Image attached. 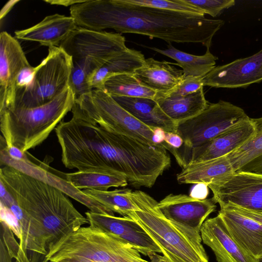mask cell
<instances>
[{"label": "cell", "instance_id": "19", "mask_svg": "<svg viewBox=\"0 0 262 262\" xmlns=\"http://www.w3.org/2000/svg\"><path fill=\"white\" fill-rule=\"evenodd\" d=\"M218 214L231 236L248 253L262 257V225L230 209H220Z\"/></svg>", "mask_w": 262, "mask_h": 262}, {"label": "cell", "instance_id": "38", "mask_svg": "<svg viewBox=\"0 0 262 262\" xmlns=\"http://www.w3.org/2000/svg\"><path fill=\"white\" fill-rule=\"evenodd\" d=\"M150 259V262H170L164 256L153 252L148 256Z\"/></svg>", "mask_w": 262, "mask_h": 262}, {"label": "cell", "instance_id": "33", "mask_svg": "<svg viewBox=\"0 0 262 262\" xmlns=\"http://www.w3.org/2000/svg\"><path fill=\"white\" fill-rule=\"evenodd\" d=\"M37 66H29L24 68L19 72L16 81V94L26 89L32 83L37 70Z\"/></svg>", "mask_w": 262, "mask_h": 262}, {"label": "cell", "instance_id": "14", "mask_svg": "<svg viewBox=\"0 0 262 262\" xmlns=\"http://www.w3.org/2000/svg\"><path fill=\"white\" fill-rule=\"evenodd\" d=\"M85 214L90 226L121 239L142 254L148 256L153 252L162 253L159 246L133 219L90 211Z\"/></svg>", "mask_w": 262, "mask_h": 262}, {"label": "cell", "instance_id": "8", "mask_svg": "<svg viewBox=\"0 0 262 262\" xmlns=\"http://www.w3.org/2000/svg\"><path fill=\"white\" fill-rule=\"evenodd\" d=\"M72 66L71 57L61 47H49L31 84L16 93L14 107H35L53 100L70 86Z\"/></svg>", "mask_w": 262, "mask_h": 262}, {"label": "cell", "instance_id": "31", "mask_svg": "<svg viewBox=\"0 0 262 262\" xmlns=\"http://www.w3.org/2000/svg\"><path fill=\"white\" fill-rule=\"evenodd\" d=\"M188 4L195 6L205 14L216 17L225 9L235 5L234 0H185Z\"/></svg>", "mask_w": 262, "mask_h": 262}, {"label": "cell", "instance_id": "35", "mask_svg": "<svg viewBox=\"0 0 262 262\" xmlns=\"http://www.w3.org/2000/svg\"><path fill=\"white\" fill-rule=\"evenodd\" d=\"M208 188V185L204 183L195 184L192 188L189 196L197 200L206 199L209 193Z\"/></svg>", "mask_w": 262, "mask_h": 262}, {"label": "cell", "instance_id": "25", "mask_svg": "<svg viewBox=\"0 0 262 262\" xmlns=\"http://www.w3.org/2000/svg\"><path fill=\"white\" fill-rule=\"evenodd\" d=\"M234 172L227 156L214 159L188 163L177 175L180 184L204 183L207 185L214 179Z\"/></svg>", "mask_w": 262, "mask_h": 262}, {"label": "cell", "instance_id": "36", "mask_svg": "<svg viewBox=\"0 0 262 262\" xmlns=\"http://www.w3.org/2000/svg\"><path fill=\"white\" fill-rule=\"evenodd\" d=\"M165 142L175 149H180L184 144L182 137L177 133L166 132Z\"/></svg>", "mask_w": 262, "mask_h": 262}, {"label": "cell", "instance_id": "2", "mask_svg": "<svg viewBox=\"0 0 262 262\" xmlns=\"http://www.w3.org/2000/svg\"><path fill=\"white\" fill-rule=\"evenodd\" d=\"M0 183L39 229L48 251L60 238L89 223L62 191L13 167L1 168Z\"/></svg>", "mask_w": 262, "mask_h": 262}, {"label": "cell", "instance_id": "32", "mask_svg": "<svg viewBox=\"0 0 262 262\" xmlns=\"http://www.w3.org/2000/svg\"><path fill=\"white\" fill-rule=\"evenodd\" d=\"M202 78L190 76H185L182 81L169 93L164 96L155 97L175 98L193 93L203 87Z\"/></svg>", "mask_w": 262, "mask_h": 262}, {"label": "cell", "instance_id": "9", "mask_svg": "<svg viewBox=\"0 0 262 262\" xmlns=\"http://www.w3.org/2000/svg\"><path fill=\"white\" fill-rule=\"evenodd\" d=\"M244 110L230 102L220 100L209 103L201 113L179 122L177 132L185 147L190 150L214 138L228 128L248 118Z\"/></svg>", "mask_w": 262, "mask_h": 262}, {"label": "cell", "instance_id": "11", "mask_svg": "<svg viewBox=\"0 0 262 262\" xmlns=\"http://www.w3.org/2000/svg\"><path fill=\"white\" fill-rule=\"evenodd\" d=\"M213 199L197 200L183 194H169L156 207L174 225L193 238L202 241L201 229L216 208Z\"/></svg>", "mask_w": 262, "mask_h": 262}, {"label": "cell", "instance_id": "24", "mask_svg": "<svg viewBox=\"0 0 262 262\" xmlns=\"http://www.w3.org/2000/svg\"><path fill=\"white\" fill-rule=\"evenodd\" d=\"M256 127L253 137L226 155L234 171L262 173V117L252 118Z\"/></svg>", "mask_w": 262, "mask_h": 262}, {"label": "cell", "instance_id": "1", "mask_svg": "<svg viewBox=\"0 0 262 262\" xmlns=\"http://www.w3.org/2000/svg\"><path fill=\"white\" fill-rule=\"evenodd\" d=\"M70 12L77 26L83 28L98 31L112 29L168 43H200L207 48L224 24L221 19L137 6L123 0L85 1L72 6Z\"/></svg>", "mask_w": 262, "mask_h": 262}, {"label": "cell", "instance_id": "4", "mask_svg": "<svg viewBox=\"0 0 262 262\" xmlns=\"http://www.w3.org/2000/svg\"><path fill=\"white\" fill-rule=\"evenodd\" d=\"M72 60L70 86L76 99L92 90L88 80L113 57L125 51V38L119 33L98 31L77 26L60 44Z\"/></svg>", "mask_w": 262, "mask_h": 262}, {"label": "cell", "instance_id": "6", "mask_svg": "<svg viewBox=\"0 0 262 262\" xmlns=\"http://www.w3.org/2000/svg\"><path fill=\"white\" fill-rule=\"evenodd\" d=\"M139 208L127 215L138 223L159 246L170 262H209L202 241L191 237L167 220L156 207L157 202L145 192L131 191Z\"/></svg>", "mask_w": 262, "mask_h": 262}, {"label": "cell", "instance_id": "5", "mask_svg": "<svg viewBox=\"0 0 262 262\" xmlns=\"http://www.w3.org/2000/svg\"><path fill=\"white\" fill-rule=\"evenodd\" d=\"M149 262L129 244L99 229L81 227L50 245L42 262Z\"/></svg>", "mask_w": 262, "mask_h": 262}, {"label": "cell", "instance_id": "37", "mask_svg": "<svg viewBox=\"0 0 262 262\" xmlns=\"http://www.w3.org/2000/svg\"><path fill=\"white\" fill-rule=\"evenodd\" d=\"M84 1H74V0H49L44 1V2L48 3L51 5H56L63 6L68 7L71 6V7L76 4L83 2Z\"/></svg>", "mask_w": 262, "mask_h": 262}, {"label": "cell", "instance_id": "23", "mask_svg": "<svg viewBox=\"0 0 262 262\" xmlns=\"http://www.w3.org/2000/svg\"><path fill=\"white\" fill-rule=\"evenodd\" d=\"M154 99L165 114L177 124L197 116L208 104L204 96L203 87L184 96L175 98L155 97Z\"/></svg>", "mask_w": 262, "mask_h": 262}, {"label": "cell", "instance_id": "26", "mask_svg": "<svg viewBox=\"0 0 262 262\" xmlns=\"http://www.w3.org/2000/svg\"><path fill=\"white\" fill-rule=\"evenodd\" d=\"M149 48L177 61V64L182 68L185 76L204 77L215 67L218 59L210 52L209 48H207L203 55H192L180 51L171 43H168L166 49Z\"/></svg>", "mask_w": 262, "mask_h": 262}, {"label": "cell", "instance_id": "18", "mask_svg": "<svg viewBox=\"0 0 262 262\" xmlns=\"http://www.w3.org/2000/svg\"><path fill=\"white\" fill-rule=\"evenodd\" d=\"M77 25L74 18L59 14L47 16L31 27L17 30L14 37L17 39L36 41L49 48L59 46Z\"/></svg>", "mask_w": 262, "mask_h": 262}, {"label": "cell", "instance_id": "29", "mask_svg": "<svg viewBox=\"0 0 262 262\" xmlns=\"http://www.w3.org/2000/svg\"><path fill=\"white\" fill-rule=\"evenodd\" d=\"M82 191L114 213H119L123 216H127L132 211L139 210L129 196V193L132 191L129 189L111 191L85 189Z\"/></svg>", "mask_w": 262, "mask_h": 262}, {"label": "cell", "instance_id": "3", "mask_svg": "<svg viewBox=\"0 0 262 262\" xmlns=\"http://www.w3.org/2000/svg\"><path fill=\"white\" fill-rule=\"evenodd\" d=\"M76 97L69 86L49 102L35 107L0 112L1 131L6 145L26 152L42 143L72 111Z\"/></svg>", "mask_w": 262, "mask_h": 262}, {"label": "cell", "instance_id": "12", "mask_svg": "<svg viewBox=\"0 0 262 262\" xmlns=\"http://www.w3.org/2000/svg\"><path fill=\"white\" fill-rule=\"evenodd\" d=\"M0 162L1 166H8L13 167L24 173L41 181L59 189L64 194L86 206L90 211L95 213L114 215L113 211L109 210L91 197L86 195L64 177L56 174L50 170V167L43 162L39 164L29 159L16 160L11 158L7 153L5 145H1Z\"/></svg>", "mask_w": 262, "mask_h": 262}, {"label": "cell", "instance_id": "10", "mask_svg": "<svg viewBox=\"0 0 262 262\" xmlns=\"http://www.w3.org/2000/svg\"><path fill=\"white\" fill-rule=\"evenodd\" d=\"M220 208L228 206L262 213V173L234 171L208 185Z\"/></svg>", "mask_w": 262, "mask_h": 262}, {"label": "cell", "instance_id": "16", "mask_svg": "<svg viewBox=\"0 0 262 262\" xmlns=\"http://www.w3.org/2000/svg\"><path fill=\"white\" fill-rule=\"evenodd\" d=\"M256 133L252 118H248L228 128L212 140L192 148L188 163L210 160L226 156L240 148Z\"/></svg>", "mask_w": 262, "mask_h": 262}, {"label": "cell", "instance_id": "39", "mask_svg": "<svg viewBox=\"0 0 262 262\" xmlns=\"http://www.w3.org/2000/svg\"><path fill=\"white\" fill-rule=\"evenodd\" d=\"M19 1H11L8 2L3 8L1 13V19H2L13 7V5Z\"/></svg>", "mask_w": 262, "mask_h": 262}, {"label": "cell", "instance_id": "28", "mask_svg": "<svg viewBox=\"0 0 262 262\" xmlns=\"http://www.w3.org/2000/svg\"><path fill=\"white\" fill-rule=\"evenodd\" d=\"M104 91L112 97H142L154 99L157 93L147 88L134 74L113 76L104 84Z\"/></svg>", "mask_w": 262, "mask_h": 262}, {"label": "cell", "instance_id": "40", "mask_svg": "<svg viewBox=\"0 0 262 262\" xmlns=\"http://www.w3.org/2000/svg\"><path fill=\"white\" fill-rule=\"evenodd\" d=\"M258 262H262V257L258 259Z\"/></svg>", "mask_w": 262, "mask_h": 262}, {"label": "cell", "instance_id": "7", "mask_svg": "<svg viewBox=\"0 0 262 262\" xmlns=\"http://www.w3.org/2000/svg\"><path fill=\"white\" fill-rule=\"evenodd\" d=\"M83 117L104 128L152 145L154 128L135 118L105 91L93 89L76 99L73 106Z\"/></svg>", "mask_w": 262, "mask_h": 262}, {"label": "cell", "instance_id": "15", "mask_svg": "<svg viewBox=\"0 0 262 262\" xmlns=\"http://www.w3.org/2000/svg\"><path fill=\"white\" fill-rule=\"evenodd\" d=\"M262 80V49L255 54L215 67L203 77L204 86L237 88Z\"/></svg>", "mask_w": 262, "mask_h": 262}, {"label": "cell", "instance_id": "21", "mask_svg": "<svg viewBox=\"0 0 262 262\" xmlns=\"http://www.w3.org/2000/svg\"><path fill=\"white\" fill-rule=\"evenodd\" d=\"M124 109L145 125L177 133L178 124L168 117L154 99L112 97Z\"/></svg>", "mask_w": 262, "mask_h": 262}, {"label": "cell", "instance_id": "13", "mask_svg": "<svg viewBox=\"0 0 262 262\" xmlns=\"http://www.w3.org/2000/svg\"><path fill=\"white\" fill-rule=\"evenodd\" d=\"M30 66L16 38L0 34V112L14 107L16 81L20 71Z\"/></svg>", "mask_w": 262, "mask_h": 262}, {"label": "cell", "instance_id": "20", "mask_svg": "<svg viewBox=\"0 0 262 262\" xmlns=\"http://www.w3.org/2000/svg\"><path fill=\"white\" fill-rule=\"evenodd\" d=\"M134 75L147 88L155 91L156 96H164L174 89L185 76L183 70L178 69L166 61L153 58L145 59L144 64Z\"/></svg>", "mask_w": 262, "mask_h": 262}, {"label": "cell", "instance_id": "34", "mask_svg": "<svg viewBox=\"0 0 262 262\" xmlns=\"http://www.w3.org/2000/svg\"><path fill=\"white\" fill-rule=\"evenodd\" d=\"M220 209H226L234 210L262 225V213L250 211L242 208L232 206H228Z\"/></svg>", "mask_w": 262, "mask_h": 262}, {"label": "cell", "instance_id": "30", "mask_svg": "<svg viewBox=\"0 0 262 262\" xmlns=\"http://www.w3.org/2000/svg\"><path fill=\"white\" fill-rule=\"evenodd\" d=\"M126 3L158 9L204 16V12L185 0H123Z\"/></svg>", "mask_w": 262, "mask_h": 262}, {"label": "cell", "instance_id": "27", "mask_svg": "<svg viewBox=\"0 0 262 262\" xmlns=\"http://www.w3.org/2000/svg\"><path fill=\"white\" fill-rule=\"evenodd\" d=\"M66 179L76 188L107 191L112 187L126 186L128 181L123 175L77 171L65 173Z\"/></svg>", "mask_w": 262, "mask_h": 262}, {"label": "cell", "instance_id": "41", "mask_svg": "<svg viewBox=\"0 0 262 262\" xmlns=\"http://www.w3.org/2000/svg\"><path fill=\"white\" fill-rule=\"evenodd\" d=\"M48 262H50V261H48Z\"/></svg>", "mask_w": 262, "mask_h": 262}, {"label": "cell", "instance_id": "17", "mask_svg": "<svg viewBox=\"0 0 262 262\" xmlns=\"http://www.w3.org/2000/svg\"><path fill=\"white\" fill-rule=\"evenodd\" d=\"M200 233L202 242L212 250L218 262H258L231 236L219 214L205 221Z\"/></svg>", "mask_w": 262, "mask_h": 262}, {"label": "cell", "instance_id": "22", "mask_svg": "<svg viewBox=\"0 0 262 262\" xmlns=\"http://www.w3.org/2000/svg\"><path fill=\"white\" fill-rule=\"evenodd\" d=\"M145 58L139 51L127 48L107 61L88 80L90 88L104 91L105 81L109 78L120 74H134L144 64Z\"/></svg>", "mask_w": 262, "mask_h": 262}]
</instances>
